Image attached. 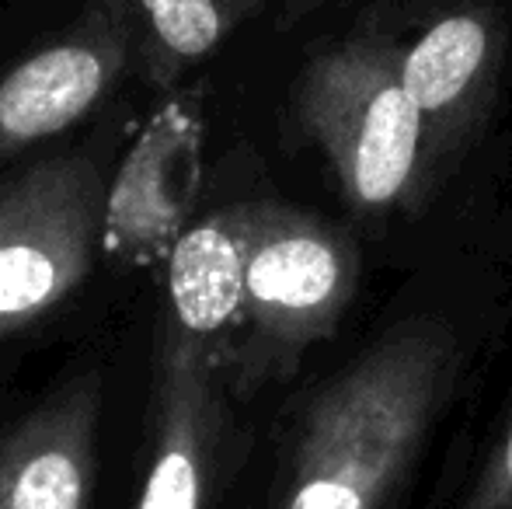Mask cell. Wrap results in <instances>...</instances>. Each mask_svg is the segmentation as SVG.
<instances>
[{"label": "cell", "mask_w": 512, "mask_h": 509, "mask_svg": "<svg viewBox=\"0 0 512 509\" xmlns=\"http://www.w3.org/2000/svg\"><path fill=\"white\" fill-rule=\"evenodd\" d=\"M450 339L408 321L310 401L279 509H380L436 412Z\"/></svg>", "instance_id": "obj_1"}, {"label": "cell", "mask_w": 512, "mask_h": 509, "mask_svg": "<svg viewBox=\"0 0 512 509\" xmlns=\"http://www.w3.org/2000/svg\"><path fill=\"white\" fill-rule=\"evenodd\" d=\"M297 116L356 206H391L415 175L422 109L401 84V60L373 42L317 56L297 91Z\"/></svg>", "instance_id": "obj_2"}, {"label": "cell", "mask_w": 512, "mask_h": 509, "mask_svg": "<svg viewBox=\"0 0 512 509\" xmlns=\"http://www.w3.org/2000/svg\"><path fill=\"white\" fill-rule=\"evenodd\" d=\"M108 185L91 154H60L0 185V339L60 307L88 279Z\"/></svg>", "instance_id": "obj_3"}, {"label": "cell", "mask_w": 512, "mask_h": 509, "mask_svg": "<svg viewBox=\"0 0 512 509\" xmlns=\"http://www.w3.org/2000/svg\"><path fill=\"white\" fill-rule=\"evenodd\" d=\"M352 248L331 224L290 206L255 203L241 321L248 349L237 360L241 384L265 381L324 339L352 297Z\"/></svg>", "instance_id": "obj_4"}, {"label": "cell", "mask_w": 512, "mask_h": 509, "mask_svg": "<svg viewBox=\"0 0 512 509\" xmlns=\"http://www.w3.org/2000/svg\"><path fill=\"white\" fill-rule=\"evenodd\" d=\"M129 53L133 11L126 0H88L60 39L7 70L0 77V168L91 116L126 74Z\"/></svg>", "instance_id": "obj_5"}, {"label": "cell", "mask_w": 512, "mask_h": 509, "mask_svg": "<svg viewBox=\"0 0 512 509\" xmlns=\"http://www.w3.org/2000/svg\"><path fill=\"white\" fill-rule=\"evenodd\" d=\"M199 143L203 123L192 102H168L108 185L102 248L115 262L147 265L171 255L185 234L192 196L199 185Z\"/></svg>", "instance_id": "obj_6"}, {"label": "cell", "mask_w": 512, "mask_h": 509, "mask_svg": "<svg viewBox=\"0 0 512 509\" xmlns=\"http://www.w3.org/2000/svg\"><path fill=\"white\" fill-rule=\"evenodd\" d=\"M216 426V349L168 314L154 346V457L136 509H203Z\"/></svg>", "instance_id": "obj_7"}, {"label": "cell", "mask_w": 512, "mask_h": 509, "mask_svg": "<svg viewBox=\"0 0 512 509\" xmlns=\"http://www.w3.org/2000/svg\"><path fill=\"white\" fill-rule=\"evenodd\" d=\"M102 401V374L84 370L0 440V509L91 506Z\"/></svg>", "instance_id": "obj_8"}, {"label": "cell", "mask_w": 512, "mask_h": 509, "mask_svg": "<svg viewBox=\"0 0 512 509\" xmlns=\"http://www.w3.org/2000/svg\"><path fill=\"white\" fill-rule=\"evenodd\" d=\"M251 224L255 203H237L199 220L171 248V318L196 339L213 342L223 328L241 321Z\"/></svg>", "instance_id": "obj_9"}, {"label": "cell", "mask_w": 512, "mask_h": 509, "mask_svg": "<svg viewBox=\"0 0 512 509\" xmlns=\"http://www.w3.org/2000/svg\"><path fill=\"white\" fill-rule=\"evenodd\" d=\"M488 56V25L478 14H450L401 56V84L422 116L464 98Z\"/></svg>", "instance_id": "obj_10"}, {"label": "cell", "mask_w": 512, "mask_h": 509, "mask_svg": "<svg viewBox=\"0 0 512 509\" xmlns=\"http://www.w3.org/2000/svg\"><path fill=\"white\" fill-rule=\"evenodd\" d=\"M147 21V60L154 81H171L185 63L203 60L227 32L220 0H136Z\"/></svg>", "instance_id": "obj_11"}, {"label": "cell", "mask_w": 512, "mask_h": 509, "mask_svg": "<svg viewBox=\"0 0 512 509\" xmlns=\"http://www.w3.org/2000/svg\"><path fill=\"white\" fill-rule=\"evenodd\" d=\"M464 509H512V422Z\"/></svg>", "instance_id": "obj_12"}]
</instances>
